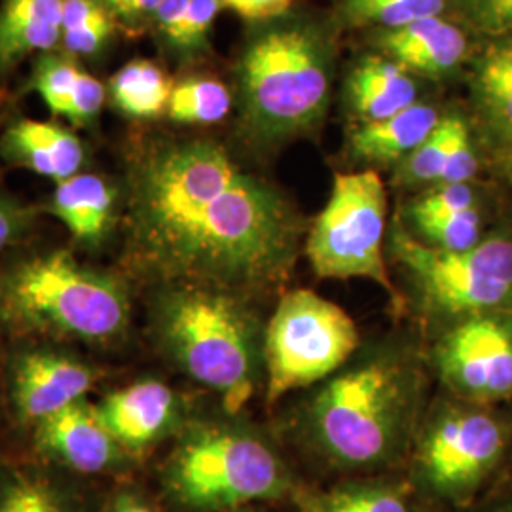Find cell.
<instances>
[{
	"label": "cell",
	"mask_w": 512,
	"mask_h": 512,
	"mask_svg": "<svg viewBox=\"0 0 512 512\" xmlns=\"http://www.w3.org/2000/svg\"><path fill=\"white\" fill-rule=\"evenodd\" d=\"M340 18L353 25L397 29L412 21L440 16L446 0H332Z\"/></svg>",
	"instance_id": "cell-30"
},
{
	"label": "cell",
	"mask_w": 512,
	"mask_h": 512,
	"mask_svg": "<svg viewBox=\"0 0 512 512\" xmlns=\"http://www.w3.org/2000/svg\"><path fill=\"white\" fill-rule=\"evenodd\" d=\"M23 450L69 475L101 484L143 471V465L110 435L90 401L71 404L38 423Z\"/></svg>",
	"instance_id": "cell-13"
},
{
	"label": "cell",
	"mask_w": 512,
	"mask_h": 512,
	"mask_svg": "<svg viewBox=\"0 0 512 512\" xmlns=\"http://www.w3.org/2000/svg\"><path fill=\"white\" fill-rule=\"evenodd\" d=\"M294 0H220L222 8H230L241 18L253 23L283 16L291 10Z\"/></svg>",
	"instance_id": "cell-36"
},
{
	"label": "cell",
	"mask_w": 512,
	"mask_h": 512,
	"mask_svg": "<svg viewBox=\"0 0 512 512\" xmlns=\"http://www.w3.org/2000/svg\"><path fill=\"white\" fill-rule=\"evenodd\" d=\"M387 194L374 169L334 175L329 202L308 226L304 253L321 279H368L393 302L399 293L385 264Z\"/></svg>",
	"instance_id": "cell-10"
},
{
	"label": "cell",
	"mask_w": 512,
	"mask_h": 512,
	"mask_svg": "<svg viewBox=\"0 0 512 512\" xmlns=\"http://www.w3.org/2000/svg\"><path fill=\"white\" fill-rule=\"evenodd\" d=\"M478 207L476 192L471 184H446L423 192L420 198L408 205L406 217L410 215H440L456 213Z\"/></svg>",
	"instance_id": "cell-34"
},
{
	"label": "cell",
	"mask_w": 512,
	"mask_h": 512,
	"mask_svg": "<svg viewBox=\"0 0 512 512\" xmlns=\"http://www.w3.org/2000/svg\"><path fill=\"white\" fill-rule=\"evenodd\" d=\"M220 8V0H164L150 27L167 54L192 61L209 50Z\"/></svg>",
	"instance_id": "cell-23"
},
{
	"label": "cell",
	"mask_w": 512,
	"mask_h": 512,
	"mask_svg": "<svg viewBox=\"0 0 512 512\" xmlns=\"http://www.w3.org/2000/svg\"><path fill=\"white\" fill-rule=\"evenodd\" d=\"M505 141H507V164H509V169L512 171V135Z\"/></svg>",
	"instance_id": "cell-42"
},
{
	"label": "cell",
	"mask_w": 512,
	"mask_h": 512,
	"mask_svg": "<svg viewBox=\"0 0 512 512\" xmlns=\"http://www.w3.org/2000/svg\"><path fill=\"white\" fill-rule=\"evenodd\" d=\"M440 122L439 110L414 103L389 118L359 124L349 135V152L365 164H401Z\"/></svg>",
	"instance_id": "cell-22"
},
{
	"label": "cell",
	"mask_w": 512,
	"mask_h": 512,
	"mask_svg": "<svg viewBox=\"0 0 512 512\" xmlns=\"http://www.w3.org/2000/svg\"><path fill=\"white\" fill-rule=\"evenodd\" d=\"M420 512H440L439 509H433V507H427V505H423L420 503Z\"/></svg>",
	"instance_id": "cell-43"
},
{
	"label": "cell",
	"mask_w": 512,
	"mask_h": 512,
	"mask_svg": "<svg viewBox=\"0 0 512 512\" xmlns=\"http://www.w3.org/2000/svg\"><path fill=\"white\" fill-rule=\"evenodd\" d=\"M93 406L110 435L143 467L192 418L183 395L154 376L116 387Z\"/></svg>",
	"instance_id": "cell-14"
},
{
	"label": "cell",
	"mask_w": 512,
	"mask_h": 512,
	"mask_svg": "<svg viewBox=\"0 0 512 512\" xmlns=\"http://www.w3.org/2000/svg\"><path fill=\"white\" fill-rule=\"evenodd\" d=\"M84 73L78 59L54 50L38 55L27 90L37 93L55 118L69 120L74 93Z\"/></svg>",
	"instance_id": "cell-29"
},
{
	"label": "cell",
	"mask_w": 512,
	"mask_h": 512,
	"mask_svg": "<svg viewBox=\"0 0 512 512\" xmlns=\"http://www.w3.org/2000/svg\"><path fill=\"white\" fill-rule=\"evenodd\" d=\"M0 158L57 184L86 171L88 148L59 122L16 118L0 131Z\"/></svg>",
	"instance_id": "cell-17"
},
{
	"label": "cell",
	"mask_w": 512,
	"mask_h": 512,
	"mask_svg": "<svg viewBox=\"0 0 512 512\" xmlns=\"http://www.w3.org/2000/svg\"><path fill=\"white\" fill-rule=\"evenodd\" d=\"M476 103L503 139L512 135V38H499L476 61Z\"/></svg>",
	"instance_id": "cell-25"
},
{
	"label": "cell",
	"mask_w": 512,
	"mask_h": 512,
	"mask_svg": "<svg viewBox=\"0 0 512 512\" xmlns=\"http://www.w3.org/2000/svg\"><path fill=\"white\" fill-rule=\"evenodd\" d=\"M173 80L150 59H133L112 74L107 95L129 120H154L167 112Z\"/></svg>",
	"instance_id": "cell-24"
},
{
	"label": "cell",
	"mask_w": 512,
	"mask_h": 512,
	"mask_svg": "<svg viewBox=\"0 0 512 512\" xmlns=\"http://www.w3.org/2000/svg\"><path fill=\"white\" fill-rule=\"evenodd\" d=\"M38 209L21 202L0 186V256L8 255L31 236Z\"/></svg>",
	"instance_id": "cell-33"
},
{
	"label": "cell",
	"mask_w": 512,
	"mask_h": 512,
	"mask_svg": "<svg viewBox=\"0 0 512 512\" xmlns=\"http://www.w3.org/2000/svg\"><path fill=\"white\" fill-rule=\"evenodd\" d=\"M446 389L465 403L512 399V311H488L446 323L431 349Z\"/></svg>",
	"instance_id": "cell-12"
},
{
	"label": "cell",
	"mask_w": 512,
	"mask_h": 512,
	"mask_svg": "<svg viewBox=\"0 0 512 512\" xmlns=\"http://www.w3.org/2000/svg\"><path fill=\"white\" fill-rule=\"evenodd\" d=\"M65 0L0 2V78L31 55L59 50Z\"/></svg>",
	"instance_id": "cell-20"
},
{
	"label": "cell",
	"mask_w": 512,
	"mask_h": 512,
	"mask_svg": "<svg viewBox=\"0 0 512 512\" xmlns=\"http://www.w3.org/2000/svg\"><path fill=\"white\" fill-rule=\"evenodd\" d=\"M234 107V97L217 78L192 76L173 86L167 118L179 126H215Z\"/></svg>",
	"instance_id": "cell-28"
},
{
	"label": "cell",
	"mask_w": 512,
	"mask_h": 512,
	"mask_svg": "<svg viewBox=\"0 0 512 512\" xmlns=\"http://www.w3.org/2000/svg\"><path fill=\"white\" fill-rule=\"evenodd\" d=\"M304 480L274 440L226 412L186 421L156 469V492L169 512H230L289 503Z\"/></svg>",
	"instance_id": "cell-6"
},
{
	"label": "cell",
	"mask_w": 512,
	"mask_h": 512,
	"mask_svg": "<svg viewBox=\"0 0 512 512\" xmlns=\"http://www.w3.org/2000/svg\"><path fill=\"white\" fill-rule=\"evenodd\" d=\"M122 268L147 287L198 285L258 302L293 277L306 220L211 137L131 143L120 177Z\"/></svg>",
	"instance_id": "cell-1"
},
{
	"label": "cell",
	"mask_w": 512,
	"mask_h": 512,
	"mask_svg": "<svg viewBox=\"0 0 512 512\" xmlns=\"http://www.w3.org/2000/svg\"><path fill=\"white\" fill-rule=\"evenodd\" d=\"M164 0H124L114 18L120 29L139 31L145 25H152L156 10Z\"/></svg>",
	"instance_id": "cell-37"
},
{
	"label": "cell",
	"mask_w": 512,
	"mask_h": 512,
	"mask_svg": "<svg viewBox=\"0 0 512 512\" xmlns=\"http://www.w3.org/2000/svg\"><path fill=\"white\" fill-rule=\"evenodd\" d=\"M359 346V329L338 304L308 289L283 294L264 329L266 401L325 382Z\"/></svg>",
	"instance_id": "cell-9"
},
{
	"label": "cell",
	"mask_w": 512,
	"mask_h": 512,
	"mask_svg": "<svg viewBox=\"0 0 512 512\" xmlns=\"http://www.w3.org/2000/svg\"><path fill=\"white\" fill-rule=\"evenodd\" d=\"M336 33L296 12L256 23L236 63L238 126L256 152H272L321 128L330 107Z\"/></svg>",
	"instance_id": "cell-3"
},
{
	"label": "cell",
	"mask_w": 512,
	"mask_h": 512,
	"mask_svg": "<svg viewBox=\"0 0 512 512\" xmlns=\"http://www.w3.org/2000/svg\"><path fill=\"white\" fill-rule=\"evenodd\" d=\"M346 99L359 124L378 122L414 105L418 84L389 57L366 55L349 73Z\"/></svg>",
	"instance_id": "cell-21"
},
{
	"label": "cell",
	"mask_w": 512,
	"mask_h": 512,
	"mask_svg": "<svg viewBox=\"0 0 512 512\" xmlns=\"http://www.w3.org/2000/svg\"><path fill=\"white\" fill-rule=\"evenodd\" d=\"M105 4H107V8H109L110 12H112V16L118 12V8L124 4V0H103Z\"/></svg>",
	"instance_id": "cell-40"
},
{
	"label": "cell",
	"mask_w": 512,
	"mask_h": 512,
	"mask_svg": "<svg viewBox=\"0 0 512 512\" xmlns=\"http://www.w3.org/2000/svg\"><path fill=\"white\" fill-rule=\"evenodd\" d=\"M399 262L421 313L456 321L475 313L512 311V234L495 232L465 251L421 243L395 224L387 243Z\"/></svg>",
	"instance_id": "cell-8"
},
{
	"label": "cell",
	"mask_w": 512,
	"mask_h": 512,
	"mask_svg": "<svg viewBox=\"0 0 512 512\" xmlns=\"http://www.w3.org/2000/svg\"><path fill=\"white\" fill-rule=\"evenodd\" d=\"M376 44L404 71L429 76L454 73L469 52L465 33L440 16L385 29L376 38Z\"/></svg>",
	"instance_id": "cell-18"
},
{
	"label": "cell",
	"mask_w": 512,
	"mask_h": 512,
	"mask_svg": "<svg viewBox=\"0 0 512 512\" xmlns=\"http://www.w3.org/2000/svg\"><path fill=\"white\" fill-rule=\"evenodd\" d=\"M0 124H2V116H0ZM2 131V129H0Z\"/></svg>",
	"instance_id": "cell-44"
},
{
	"label": "cell",
	"mask_w": 512,
	"mask_h": 512,
	"mask_svg": "<svg viewBox=\"0 0 512 512\" xmlns=\"http://www.w3.org/2000/svg\"><path fill=\"white\" fill-rule=\"evenodd\" d=\"M230 512H266L264 511V507L262 505H247V507H241V509H236V511Z\"/></svg>",
	"instance_id": "cell-41"
},
{
	"label": "cell",
	"mask_w": 512,
	"mask_h": 512,
	"mask_svg": "<svg viewBox=\"0 0 512 512\" xmlns=\"http://www.w3.org/2000/svg\"><path fill=\"white\" fill-rule=\"evenodd\" d=\"M99 512H169L154 486L139 475L110 482Z\"/></svg>",
	"instance_id": "cell-32"
},
{
	"label": "cell",
	"mask_w": 512,
	"mask_h": 512,
	"mask_svg": "<svg viewBox=\"0 0 512 512\" xmlns=\"http://www.w3.org/2000/svg\"><path fill=\"white\" fill-rule=\"evenodd\" d=\"M264 329L255 302L198 285L148 287V338L171 366L238 414L264 382Z\"/></svg>",
	"instance_id": "cell-5"
},
{
	"label": "cell",
	"mask_w": 512,
	"mask_h": 512,
	"mask_svg": "<svg viewBox=\"0 0 512 512\" xmlns=\"http://www.w3.org/2000/svg\"><path fill=\"white\" fill-rule=\"evenodd\" d=\"M465 512H512V488L495 490L478 501L473 509Z\"/></svg>",
	"instance_id": "cell-38"
},
{
	"label": "cell",
	"mask_w": 512,
	"mask_h": 512,
	"mask_svg": "<svg viewBox=\"0 0 512 512\" xmlns=\"http://www.w3.org/2000/svg\"><path fill=\"white\" fill-rule=\"evenodd\" d=\"M4 359H6V342L0 338V452L10 450V446L4 442L8 427V414H6V393H4Z\"/></svg>",
	"instance_id": "cell-39"
},
{
	"label": "cell",
	"mask_w": 512,
	"mask_h": 512,
	"mask_svg": "<svg viewBox=\"0 0 512 512\" xmlns=\"http://www.w3.org/2000/svg\"><path fill=\"white\" fill-rule=\"evenodd\" d=\"M131 279L48 249L0 262V338L110 349L129 338Z\"/></svg>",
	"instance_id": "cell-4"
},
{
	"label": "cell",
	"mask_w": 512,
	"mask_h": 512,
	"mask_svg": "<svg viewBox=\"0 0 512 512\" xmlns=\"http://www.w3.org/2000/svg\"><path fill=\"white\" fill-rule=\"evenodd\" d=\"M512 431L484 404H440L408 454L406 480L418 501L439 511L465 512L495 492Z\"/></svg>",
	"instance_id": "cell-7"
},
{
	"label": "cell",
	"mask_w": 512,
	"mask_h": 512,
	"mask_svg": "<svg viewBox=\"0 0 512 512\" xmlns=\"http://www.w3.org/2000/svg\"><path fill=\"white\" fill-rule=\"evenodd\" d=\"M465 126L467 122L459 114L442 116L437 128L427 135L420 147L408 154L401 164H397L395 183L406 188L440 186L450 165L459 131Z\"/></svg>",
	"instance_id": "cell-27"
},
{
	"label": "cell",
	"mask_w": 512,
	"mask_h": 512,
	"mask_svg": "<svg viewBox=\"0 0 512 512\" xmlns=\"http://www.w3.org/2000/svg\"><path fill=\"white\" fill-rule=\"evenodd\" d=\"M118 21L103 0H65L59 50L74 59H95L109 48Z\"/></svg>",
	"instance_id": "cell-26"
},
{
	"label": "cell",
	"mask_w": 512,
	"mask_h": 512,
	"mask_svg": "<svg viewBox=\"0 0 512 512\" xmlns=\"http://www.w3.org/2000/svg\"><path fill=\"white\" fill-rule=\"evenodd\" d=\"M414 238L442 251H465L475 247L482 234V217L478 207L440 215H410Z\"/></svg>",
	"instance_id": "cell-31"
},
{
	"label": "cell",
	"mask_w": 512,
	"mask_h": 512,
	"mask_svg": "<svg viewBox=\"0 0 512 512\" xmlns=\"http://www.w3.org/2000/svg\"><path fill=\"white\" fill-rule=\"evenodd\" d=\"M105 370L76 346L46 340L6 342L4 393L12 433H29L71 404L88 401Z\"/></svg>",
	"instance_id": "cell-11"
},
{
	"label": "cell",
	"mask_w": 512,
	"mask_h": 512,
	"mask_svg": "<svg viewBox=\"0 0 512 512\" xmlns=\"http://www.w3.org/2000/svg\"><path fill=\"white\" fill-rule=\"evenodd\" d=\"M289 505L294 512H420V501L406 476H351L329 488L304 482Z\"/></svg>",
	"instance_id": "cell-19"
},
{
	"label": "cell",
	"mask_w": 512,
	"mask_h": 512,
	"mask_svg": "<svg viewBox=\"0 0 512 512\" xmlns=\"http://www.w3.org/2000/svg\"><path fill=\"white\" fill-rule=\"evenodd\" d=\"M107 486L69 475L23 448L0 452V512H99Z\"/></svg>",
	"instance_id": "cell-15"
},
{
	"label": "cell",
	"mask_w": 512,
	"mask_h": 512,
	"mask_svg": "<svg viewBox=\"0 0 512 512\" xmlns=\"http://www.w3.org/2000/svg\"><path fill=\"white\" fill-rule=\"evenodd\" d=\"M44 211L67 228L76 247L99 253L120 232L122 184L95 171H82L55 184Z\"/></svg>",
	"instance_id": "cell-16"
},
{
	"label": "cell",
	"mask_w": 512,
	"mask_h": 512,
	"mask_svg": "<svg viewBox=\"0 0 512 512\" xmlns=\"http://www.w3.org/2000/svg\"><path fill=\"white\" fill-rule=\"evenodd\" d=\"M463 12L478 31L512 38V0H463Z\"/></svg>",
	"instance_id": "cell-35"
},
{
	"label": "cell",
	"mask_w": 512,
	"mask_h": 512,
	"mask_svg": "<svg viewBox=\"0 0 512 512\" xmlns=\"http://www.w3.org/2000/svg\"><path fill=\"white\" fill-rule=\"evenodd\" d=\"M420 401L412 351L380 346L355 353L304 404L302 444L319 465L344 478L384 473L408 459Z\"/></svg>",
	"instance_id": "cell-2"
}]
</instances>
